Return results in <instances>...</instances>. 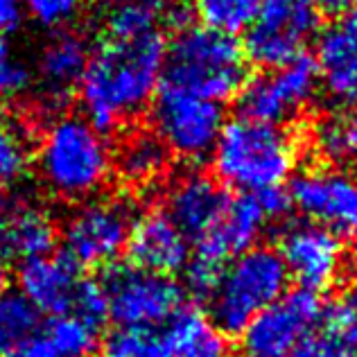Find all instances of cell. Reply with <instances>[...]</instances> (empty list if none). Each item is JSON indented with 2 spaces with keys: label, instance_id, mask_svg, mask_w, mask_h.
<instances>
[{
  "label": "cell",
  "instance_id": "cell-1",
  "mask_svg": "<svg viewBox=\"0 0 357 357\" xmlns=\"http://www.w3.org/2000/svg\"><path fill=\"white\" fill-rule=\"evenodd\" d=\"M165 54L161 32L127 41L107 39L91 52L79 82L82 107L91 125L107 136L143 114L161 84Z\"/></svg>",
  "mask_w": 357,
  "mask_h": 357
},
{
  "label": "cell",
  "instance_id": "cell-2",
  "mask_svg": "<svg viewBox=\"0 0 357 357\" xmlns=\"http://www.w3.org/2000/svg\"><path fill=\"white\" fill-rule=\"evenodd\" d=\"M43 188L61 202H89L114 174L107 136L82 116H59L39 138L34 154Z\"/></svg>",
  "mask_w": 357,
  "mask_h": 357
},
{
  "label": "cell",
  "instance_id": "cell-3",
  "mask_svg": "<svg viewBox=\"0 0 357 357\" xmlns=\"http://www.w3.org/2000/svg\"><path fill=\"white\" fill-rule=\"evenodd\" d=\"M244 79V50L233 36L188 25L167 48L158 86L222 105L238 98Z\"/></svg>",
  "mask_w": 357,
  "mask_h": 357
},
{
  "label": "cell",
  "instance_id": "cell-4",
  "mask_svg": "<svg viewBox=\"0 0 357 357\" xmlns=\"http://www.w3.org/2000/svg\"><path fill=\"white\" fill-rule=\"evenodd\" d=\"M213 170L242 195L283 185L296 167V145L283 127L247 118L224 125L213 149Z\"/></svg>",
  "mask_w": 357,
  "mask_h": 357
},
{
  "label": "cell",
  "instance_id": "cell-5",
  "mask_svg": "<svg viewBox=\"0 0 357 357\" xmlns=\"http://www.w3.org/2000/svg\"><path fill=\"white\" fill-rule=\"evenodd\" d=\"M289 274L278 251L253 247L222 269L211 305V321L224 335H240L253 317L287 292Z\"/></svg>",
  "mask_w": 357,
  "mask_h": 357
},
{
  "label": "cell",
  "instance_id": "cell-6",
  "mask_svg": "<svg viewBox=\"0 0 357 357\" xmlns=\"http://www.w3.org/2000/svg\"><path fill=\"white\" fill-rule=\"evenodd\" d=\"M134 222V204L120 197H93L82 202L63 222V256L79 269L114 265L127 249Z\"/></svg>",
  "mask_w": 357,
  "mask_h": 357
},
{
  "label": "cell",
  "instance_id": "cell-7",
  "mask_svg": "<svg viewBox=\"0 0 357 357\" xmlns=\"http://www.w3.org/2000/svg\"><path fill=\"white\" fill-rule=\"evenodd\" d=\"M100 285L118 328L165 326L183 307V289L174 278L134 265H109Z\"/></svg>",
  "mask_w": 357,
  "mask_h": 357
},
{
  "label": "cell",
  "instance_id": "cell-8",
  "mask_svg": "<svg viewBox=\"0 0 357 357\" xmlns=\"http://www.w3.org/2000/svg\"><path fill=\"white\" fill-rule=\"evenodd\" d=\"M154 134L181 161H204L213 154L224 129L222 105L158 86L152 107Z\"/></svg>",
  "mask_w": 357,
  "mask_h": 357
},
{
  "label": "cell",
  "instance_id": "cell-9",
  "mask_svg": "<svg viewBox=\"0 0 357 357\" xmlns=\"http://www.w3.org/2000/svg\"><path fill=\"white\" fill-rule=\"evenodd\" d=\"M319 89V75L312 57L301 52L289 63L244 79L238 93L240 118L262 125H276L296 118Z\"/></svg>",
  "mask_w": 357,
  "mask_h": 357
},
{
  "label": "cell",
  "instance_id": "cell-10",
  "mask_svg": "<svg viewBox=\"0 0 357 357\" xmlns=\"http://www.w3.org/2000/svg\"><path fill=\"white\" fill-rule=\"evenodd\" d=\"M317 23L314 0H260L258 18L242 48L244 57L265 70H276L298 57Z\"/></svg>",
  "mask_w": 357,
  "mask_h": 357
},
{
  "label": "cell",
  "instance_id": "cell-11",
  "mask_svg": "<svg viewBox=\"0 0 357 357\" xmlns=\"http://www.w3.org/2000/svg\"><path fill=\"white\" fill-rule=\"evenodd\" d=\"M324 301L310 289L285 292L240 333V357H289L321 321Z\"/></svg>",
  "mask_w": 357,
  "mask_h": 357
},
{
  "label": "cell",
  "instance_id": "cell-12",
  "mask_svg": "<svg viewBox=\"0 0 357 357\" xmlns=\"http://www.w3.org/2000/svg\"><path fill=\"white\" fill-rule=\"evenodd\" d=\"M276 251L289 278L317 294L333 287L344 271L346 249L342 238L317 222L289 224L280 233Z\"/></svg>",
  "mask_w": 357,
  "mask_h": 357
},
{
  "label": "cell",
  "instance_id": "cell-13",
  "mask_svg": "<svg viewBox=\"0 0 357 357\" xmlns=\"http://www.w3.org/2000/svg\"><path fill=\"white\" fill-rule=\"evenodd\" d=\"M292 206L337 236H357V176L344 170H307L289 183Z\"/></svg>",
  "mask_w": 357,
  "mask_h": 357
},
{
  "label": "cell",
  "instance_id": "cell-14",
  "mask_svg": "<svg viewBox=\"0 0 357 357\" xmlns=\"http://www.w3.org/2000/svg\"><path fill=\"white\" fill-rule=\"evenodd\" d=\"M57 242V224L50 211L32 195L0 190V256L34 260L48 256Z\"/></svg>",
  "mask_w": 357,
  "mask_h": 357
},
{
  "label": "cell",
  "instance_id": "cell-15",
  "mask_svg": "<svg viewBox=\"0 0 357 357\" xmlns=\"http://www.w3.org/2000/svg\"><path fill=\"white\" fill-rule=\"evenodd\" d=\"M312 61L333 102L342 107L357 105V7L319 32Z\"/></svg>",
  "mask_w": 357,
  "mask_h": 357
},
{
  "label": "cell",
  "instance_id": "cell-16",
  "mask_svg": "<svg viewBox=\"0 0 357 357\" xmlns=\"http://www.w3.org/2000/svg\"><path fill=\"white\" fill-rule=\"evenodd\" d=\"M89 59V41L77 32H59L43 45L39 54V107L45 114L59 118L75 86H79Z\"/></svg>",
  "mask_w": 357,
  "mask_h": 357
},
{
  "label": "cell",
  "instance_id": "cell-17",
  "mask_svg": "<svg viewBox=\"0 0 357 357\" xmlns=\"http://www.w3.org/2000/svg\"><path fill=\"white\" fill-rule=\"evenodd\" d=\"M127 251L134 267L172 278L190 260V240L178 231L165 211H149L143 218H136Z\"/></svg>",
  "mask_w": 357,
  "mask_h": 357
},
{
  "label": "cell",
  "instance_id": "cell-18",
  "mask_svg": "<svg viewBox=\"0 0 357 357\" xmlns=\"http://www.w3.org/2000/svg\"><path fill=\"white\" fill-rule=\"evenodd\" d=\"M79 267L66 256H41L27 260L18 269V294L34 305L36 312L52 317L73 310L75 296L82 285Z\"/></svg>",
  "mask_w": 357,
  "mask_h": 357
},
{
  "label": "cell",
  "instance_id": "cell-19",
  "mask_svg": "<svg viewBox=\"0 0 357 357\" xmlns=\"http://www.w3.org/2000/svg\"><path fill=\"white\" fill-rule=\"evenodd\" d=\"M229 195L204 174H185L167 192L165 213L188 240H202L218 227Z\"/></svg>",
  "mask_w": 357,
  "mask_h": 357
},
{
  "label": "cell",
  "instance_id": "cell-20",
  "mask_svg": "<svg viewBox=\"0 0 357 357\" xmlns=\"http://www.w3.org/2000/svg\"><path fill=\"white\" fill-rule=\"evenodd\" d=\"M267 218L262 213L256 195L229 197L222 218L208 236L197 240V256L206 260L222 262L236 258L240 253L258 247L260 236L265 233Z\"/></svg>",
  "mask_w": 357,
  "mask_h": 357
},
{
  "label": "cell",
  "instance_id": "cell-21",
  "mask_svg": "<svg viewBox=\"0 0 357 357\" xmlns=\"http://www.w3.org/2000/svg\"><path fill=\"white\" fill-rule=\"evenodd\" d=\"M167 357H233L231 344L208 317L195 307H181L165 324Z\"/></svg>",
  "mask_w": 357,
  "mask_h": 357
},
{
  "label": "cell",
  "instance_id": "cell-22",
  "mask_svg": "<svg viewBox=\"0 0 357 357\" xmlns=\"http://www.w3.org/2000/svg\"><path fill=\"white\" fill-rule=\"evenodd\" d=\"M289 357H357V312L349 301L326 305L319 326L298 342Z\"/></svg>",
  "mask_w": 357,
  "mask_h": 357
},
{
  "label": "cell",
  "instance_id": "cell-23",
  "mask_svg": "<svg viewBox=\"0 0 357 357\" xmlns=\"http://www.w3.org/2000/svg\"><path fill=\"white\" fill-rule=\"evenodd\" d=\"M170 165V152L161 138L149 131L127 136L114 154V170L129 185H149L161 178Z\"/></svg>",
  "mask_w": 357,
  "mask_h": 357
},
{
  "label": "cell",
  "instance_id": "cell-24",
  "mask_svg": "<svg viewBox=\"0 0 357 357\" xmlns=\"http://www.w3.org/2000/svg\"><path fill=\"white\" fill-rule=\"evenodd\" d=\"M310 143L319 158L337 170L357 167V114L355 111H331L314 120L310 127Z\"/></svg>",
  "mask_w": 357,
  "mask_h": 357
},
{
  "label": "cell",
  "instance_id": "cell-25",
  "mask_svg": "<svg viewBox=\"0 0 357 357\" xmlns=\"http://www.w3.org/2000/svg\"><path fill=\"white\" fill-rule=\"evenodd\" d=\"M41 331V314L18 292L0 294V357H18Z\"/></svg>",
  "mask_w": 357,
  "mask_h": 357
},
{
  "label": "cell",
  "instance_id": "cell-26",
  "mask_svg": "<svg viewBox=\"0 0 357 357\" xmlns=\"http://www.w3.org/2000/svg\"><path fill=\"white\" fill-rule=\"evenodd\" d=\"M165 0H122L107 14L105 30L109 39L127 41L158 32L163 23Z\"/></svg>",
  "mask_w": 357,
  "mask_h": 357
},
{
  "label": "cell",
  "instance_id": "cell-27",
  "mask_svg": "<svg viewBox=\"0 0 357 357\" xmlns=\"http://www.w3.org/2000/svg\"><path fill=\"white\" fill-rule=\"evenodd\" d=\"M260 12V0H192V14L204 27L236 39L249 32Z\"/></svg>",
  "mask_w": 357,
  "mask_h": 357
},
{
  "label": "cell",
  "instance_id": "cell-28",
  "mask_svg": "<svg viewBox=\"0 0 357 357\" xmlns=\"http://www.w3.org/2000/svg\"><path fill=\"white\" fill-rule=\"evenodd\" d=\"M34 163L27 131L14 120H0V190H12Z\"/></svg>",
  "mask_w": 357,
  "mask_h": 357
},
{
  "label": "cell",
  "instance_id": "cell-29",
  "mask_svg": "<svg viewBox=\"0 0 357 357\" xmlns=\"http://www.w3.org/2000/svg\"><path fill=\"white\" fill-rule=\"evenodd\" d=\"M41 333L50 342L57 357H89L98 349L100 328L91 326L77 314L66 312L52 317V321Z\"/></svg>",
  "mask_w": 357,
  "mask_h": 357
},
{
  "label": "cell",
  "instance_id": "cell-30",
  "mask_svg": "<svg viewBox=\"0 0 357 357\" xmlns=\"http://www.w3.org/2000/svg\"><path fill=\"white\" fill-rule=\"evenodd\" d=\"M105 357H167L163 331L118 328L105 342Z\"/></svg>",
  "mask_w": 357,
  "mask_h": 357
},
{
  "label": "cell",
  "instance_id": "cell-31",
  "mask_svg": "<svg viewBox=\"0 0 357 357\" xmlns=\"http://www.w3.org/2000/svg\"><path fill=\"white\" fill-rule=\"evenodd\" d=\"M222 265L220 262L206 260L202 256H197L195 260H188V265L183 269V287L188 294L197 301H211L215 289L220 285L222 276Z\"/></svg>",
  "mask_w": 357,
  "mask_h": 357
},
{
  "label": "cell",
  "instance_id": "cell-32",
  "mask_svg": "<svg viewBox=\"0 0 357 357\" xmlns=\"http://www.w3.org/2000/svg\"><path fill=\"white\" fill-rule=\"evenodd\" d=\"M82 5L84 0H25V14L43 27L59 30L79 16Z\"/></svg>",
  "mask_w": 357,
  "mask_h": 357
},
{
  "label": "cell",
  "instance_id": "cell-33",
  "mask_svg": "<svg viewBox=\"0 0 357 357\" xmlns=\"http://www.w3.org/2000/svg\"><path fill=\"white\" fill-rule=\"evenodd\" d=\"M70 312L82 317L84 321H89L96 328H100L107 321L109 305H107V296H105V289L100 285V280H86V278L82 280Z\"/></svg>",
  "mask_w": 357,
  "mask_h": 357
},
{
  "label": "cell",
  "instance_id": "cell-34",
  "mask_svg": "<svg viewBox=\"0 0 357 357\" xmlns=\"http://www.w3.org/2000/svg\"><path fill=\"white\" fill-rule=\"evenodd\" d=\"M30 86V70L14 59L12 50L7 48L5 39L0 36V98L18 96Z\"/></svg>",
  "mask_w": 357,
  "mask_h": 357
},
{
  "label": "cell",
  "instance_id": "cell-35",
  "mask_svg": "<svg viewBox=\"0 0 357 357\" xmlns=\"http://www.w3.org/2000/svg\"><path fill=\"white\" fill-rule=\"evenodd\" d=\"M256 199L260 204L262 213H265L267 220H280L285 218L292 208V199H289V192L283 188H267V190L256 192Z\"/></svg>",
  "mask_w": 357,
  "mask_h": 357
},
{
  "label": "cell",
  "instance_id": "cell-36",
  "mask_svg": "<svg viewBox=\"0 0 357 357\" xmlns=\"http://www.w3.org/2000/svg\"><path fill=\"white\" fill-rule=\"evenodd\" d=\"M25 18V0H0V36L18 30Z\"/></svg>",
  "mask_w": 357,
  "mask_h": 357
},
{
  "label": "cell",
  "instance_id": "cell-37",
  "mask_svg": "<svg viewBox=\"0 0 357 357\" xmlns=\"http://www.w3.org/2000/svg\"><path fill=\"white\" fill-rule=\"evenodd\" d=\"M18 357H57V353L52 351V346H50V342L45 340L43 337V333L39 331L36 333L32 340H30V344L25 346L23 349V353L18 355Z\"/></svg>",
  "mask_w": 357,
  "mask_h": 357
},
{
  "label": "cell",
  "instance_id": "cell-38",
  "mask_svg": "<svg viewBox=\"0 0 357 357\" xmlns=\"http://www.w3.org/2000/svg\"><path fill=\"white\" fill-rule=\"evenodd\" d=\"M314 5H317V9H321L324 14L342 16L357 7V0H314Z\"/></svg>",
  "mask_w": 357,
  "mask_h": 357
},
{
  "label": "cell",
  "instance_id": "cell-39",
  "mask_svg": "<svg viewBox=\"0 0 357 357\" xmlns=\"http://www.w3.org/2000/svg\"><path fill=\"white\" fill-rule=\"evenodd\" d=\"M5 292H7V271L0 265V294H5Z\"/></svg>",
  "mask_w": 357,
  "mask_h": 357
},
{
  "label": "cell",
  "instance_id": "cell-40",
  "mask_svg": "<svg viewBox=\"0 0 357 357\" xmlns=\"http://www.w3.org/2000/svg\"><path fill=\"white\" fill-rule=\"evenodd\" d=\"M353 269H355V283H357V249L353 253Z\"/></svg>",
  "mask_w": 357,
  "mask_h": 357
}]
</instances>
